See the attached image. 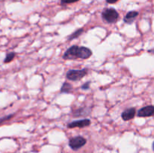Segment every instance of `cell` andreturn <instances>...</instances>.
<instances>
[{"label": "cell", "mask_w": 154, "mask_h": 153, "mask_svg": "<svg viewBox=\"0 0 154 153\" xmlns=\"http://www.w3.org/2000/svg\"><path fill=\"white\" fill-rule=\"evenodd\" d=\"M93 52L90 49L86 46H78L76 45L72 46L63 54V58L66 60H73L77 58L87 59L92 56Z\"/></svg>", "instance_id": "cell-1"}, {"label": "cell", "mask_w": 154, "mask_h": 153, "mask_svg": "<svg viewBox=\"0 0 154 153\" xmlns=\"http://www.w3.org/2000/svg\"><path fill=\"white\" fill-rule=\"evenodd\" d=\"M88 73L87 68L83 69H72L69 70L66 74V78L71 81H78L84 78Z\"/></svg>", "instance_id": "cell-2"}, {"label": "cell", "mask_w": 154, "mask_h": 153, "mask_svg": "<svg viewBox=\"0 0 154 153\" xmlns=\"http://www.w3.org/2000/svg\"><path fill=\"white\" fill-rule=\"evenodd\" d=\"M102 19L107 23H114L119 18V14L114 8H106L102 13Z\"/></svg>", "instance_id": "cell-3"}, {"label": "cell", "mask_w": 154, "mask_h": 153, "mask_svg": "<svg viewBox=\"0 0 154 153\" xmlns=\"http://www.w3.org/2000/svg\"><path fill=\"white\" fill-rule=\"evenodd\" d=\"M86 142H87V140L85 138L81 136H78L71 138L69 140V145L72 149L76 151V150H78L81 147L84 146L86 144Z\"/></svg>", "instance_id": "cell-4"}, {"label": "cell", "mask_w": 154, "mask_h": 153, "mask_svg": "<svg viewBox=\"0 0 154 153\" xmlns=\"http://www.w3.org/2000/svg\"><path fill=\"white\" fill-rule=\"evenodd\" d=\"M137 116L138 117H150L154 116V106L153 105H148L141 108L137 112Z\"/></svg>", "instance_id": "cell-5"}, {"label": "cell", "mask_w": 154, "mask_h": 153, "mask_svg": "<svg viewBox=\"0 0 154 153\" xmlns=\"http://www.w3.org/2000/svg\"><path fill=\"white\" fill-rule=\"evenodd\" d=\"M90 124H91V121L90 119H88V118H84V119L81 120H75V121L69 123L67 127L69 128H84L90 125Z\"/></svg>", "instance_id": "cell-6"}, {"label": "cell", "mask_w": 154, "mask_h": 153, "mask_svg": "<svg viewBox=\"0 0 154 153\" xmlns=\"http://www.w3.org/2000/svg\"><path fill=\"white\" fill-rule=\"evenodd\" d=\"M135 114H136L135 108L131 107L123 111L121 114V117L124 121H129V120L132 119L135 116Z\"/></svg>", "instance_id": "cell-7"}, {"label": "cell", "mask_w": 154, "mask_h": 153, "mask_svg": "<svg viewBox=\"0 0 154 153\" xmlns=\"http://www.w3.org/2000/svg\"><path fill=\"white\" fill-rule=\"evenodd\" d=\"M90 107H87V106H82V107H79L78 109L75 110L72 112L73 116L75 117H81V116H87L90 113Z\"/></svg>", "instance_id": "cell-8"}, {"label": "cell", "mask_w": 154, "mask_h": 153, "mask_svg": "<svg viewBox=\"0 0 154 153\" xmlns=\"http://www.w3.org/2000/svg\"><path fill=\"white\" fill-rule=\"evenodd\" d=\"M138 15V12L135 11V10H132V11H129L126 14V16H124V19H123V21H124L126 23L131 24L134 22L136 17Z\"/></svg>", "instance_id": "cell-9"}, {"label": "cell", "mask_w": 154, "mask_h": 153, "mask_svg": "<svg viewBox=\"0 0 154 153\" xmlns=\"http://www.w3.org/2000/svg\"><path fill=\"white\" fill-rule=\"evenodd\" d=\"M72 88H72V84H70L69 82H65L62 86L60 92H61V93H70L72 92Z\"/></svg>", "instance_id": "cell-10"}, {"label": "cell", "mask_w": 154, "mask_h": 153, "mask_svg": "<svg viewBox=\"0 0 154 153\" xmlns=\"http://www.w3.org/2000/svg\"><path fill=\"white\" fill-rule=\"evenodd\" d=\"M83 32H84V29H83L82 28H79V29L76 30V31H75L74 33H72V34H70V35L68 37V40H73V39L77 38L79 37V36L81 35Z\"/></svg>", "instance_id": "cell-11"}, {"label": "cell", "mask_w": 154, "mask_h": 153, "mask_svg": "<svg viewBox=\"0 0 154 153\" xmlns=\"http://www.w3.org/2000/svg\"><path fill=\"white\" fill-rule=\"evenodd\" d=\"M16 56V53L14 52H10L6 55L5 58L4 59V63H9Z\"/></svg>", "instance_id": "cell-12"}, {"label": "cell", "mask_w": 154, "mask_h": 153, "mask_svg": "<svg viewBox=\"0 0 154 153\" xmlns=\"http://www.w3.org/2000/svg\"><path fill=\"white\" fill-rule=\"evenodd\" d=\"M90 82H87L86 83H84V85H82L81 86V88L83 90H88L90 88Z\"/></svg>", "instance_id": "cell-13"}, {"label": "cell", "mask_w": 154, "mask_h": 153, "mask_svg": "<svg viewBox=\"0 0 154 153\" xmlns=\"http://www.w3.org/2000/svg\"><path fill=\"white\" fill-rule=\"evenodd\" d=\"M14 116V115H12V114H11V115H8L7 116H5V117H2V118H1V123L2 124L3 122H4L5 121H6V120H9L11 118H12V117Z\"/></svg>", "instance_id": "cell-14"}, {"label": "cell", "mask_w": 154, "mask_h": 153, "mask_svg": "<svg viewBox=\"0 0 154 153\" xmlns=\"http://www.w3.org/2000/svg\"><path fill=\"white\" fill-rule=\"evenodd\" d=\"M79 1V0H61L62 4H69V3L76 2Z\"/></svg>", "instance_id": "cell-15"}, {"label": "cell", "mask_w": 154, "mask_h": 153, "mask_svg": "<svg viewBox=\"0 0 154 153\" xmlns=\"http://www.w3.org/2000/svg\"><path fill=\"white\" fill-rule=\"evenodd\" d=\"M119 0H106V2L109 4H114V3H116L117 2H118Z\"/></svg>", "instance_id": "cell-16"}, {"label": "cell", "mask_w": 154, "mask_h": 153, "mask_svg": "<svg viewBox=\"0 0 154 153\" xmlns=\"http://www.w3.org/2000/svg\"><path fill=\"white\" fill-rule=\"evenodd\" d=\"M152 147H153V152H154V141H153V145H152Z\"/></svg>", "instance_id": "cell-17"}]
</instances>
